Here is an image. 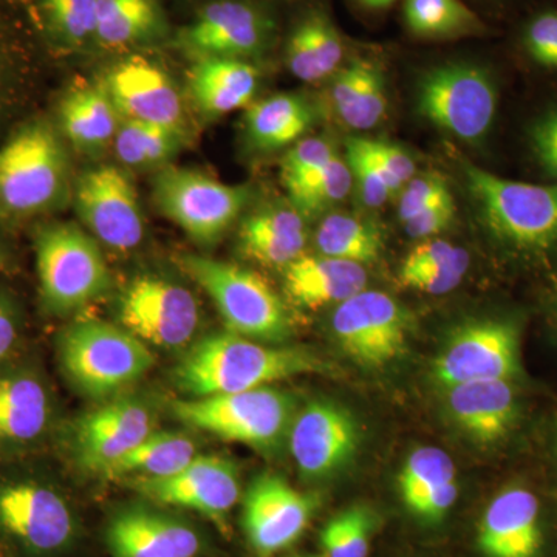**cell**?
I'll return each mask as SVG.
<instances>
[{
  "mask_svg": "<svg viewBox=\"0 0 557 557\" xmlns=\"http://www.w3.org/2000/svg\"><path fill=\"white\" fill-rule=\"evenodd\" d=\"M322 370L319 358L302 348L267 347L228 332L207 336L189 348L174 370V380L189 398H201L265 387Z\"/></svg>",
  "mask_w": 557,
  "mask_h": 557,
  "instance_id": "obj_1",
  "label": "cell"
},
{
  "mask_svg": "<svg viewBox=\"0 0 557 557\" xmlns=\"http://www.w3.org/2000/svg\"><path fill=\"white\" fill-rule=\"evenodd\" d=\"M72 188L67 149L50 121H28L0 145V218L20 222L47 214Z\"/></svg>",
  "mask_w": 557,
  "mask_h": 557,
  "instance_id": "obj_2",
  "label": "cell"
},
{
  "mask_svg": "<svg viewBox=\"0 0 557 557\" xmlns=\"http://www.w3.org/2000/svg\"><path fill=\"white\" fill-rule=\"evenodd\" d=\"M62 370L81 394L106 398L137 383L156 364V355L129 330L102 319L70 324L60 336Z\"/></svg>",
  "mask_w": 557,
  "mask_h": 557,
  "instance_id": "obj_3",
  "label": "cell"
},
{
  "mask_svg": "<svg viewBox=\"0 0 557 557\" xmlns=\"http://www.w3.org/2000/svg\"><path fill=\"white\" fill-rule=\"evenodd\" d=\"M463 172L483 225L498 242L528 252L556 247L557 183L516 182L471 163L463 164Z\"/></svg>",
  "mask_w": 557,
  "mask_h": 557,
  "instance_id": "obj_4",
  "label": "cell"
},
{
  "mask_svg": "<svg viewBox=\"0 0 557 557\" xmlns=\"http://www.w3.org/2000/svg\"><path fill=\"white\" fill-rule=\"evenodd\" d=\"M35 248L40 296L51 313H75L109 292L112 278L104 255L83 225L44 226Z\"/></svg>",
  "mask_w": 557,
  "mask_h": 557,
  "instance_id": "obj_5",
  "label": "cell"
},
{
  "mask_svg": "<svg viewBox=\"0 0 557 557\" xmlns=\"http://www.w3.org/2000/svg\"><path fill=\"white\" fill-rule=\"evenodd\" d=\"M178 265L211 298L228 332L269 343L287 338V309L260 274L197 255L182 256Z\"/></svg>",
  "mask_w": 557,
  "mask_h": 557,
  "instance_id": "obj_6",
  "label": "cell"
},
{
  "mask_svg": "<svg viewBox=\"0 0 557 557\" xmlns=\"http://www.w3.org/2000/svg\"><path fill=\"white\" fill-rule=\"evenodd\" d=\"M172 412L190 428L258 450H273L281 445L295 420L292 397L267 386L180 399L172 405Z\"/></svg>",
  "mask_w": 557,
  "mask_h": 557,
  "instance_id": "obj_7",
  "label": "cell"
},
{
  "mask_svg": "<svg viewBox=\"0 0 557 557\" xmlns=\"http://www.w3.org/2000/svg\"><path fill=\"white\" fill-rule=\"evenodd\" d=\"M417 110L458 139L482 141L497 115L498 91L493 73L469 61L443 62L420 76Z\"/></svg>",
  "mask_w": 557,
  "mask_h": 557,
  "instance_id": "obj_8",
  "label": "cell"
},
{
  "mask_svg": "<svg viewBox=\"0 0 557 557\" xmlns=\"http://www.w3.org/2000/svg\"><path fill=\"white\" fill-rule=\"evenodd\" d=\"M249 197L248 186L228 185L189 168L168 164L152 180L157 209L201 245L222 239L239 220Z\"/></svg>",
  "mask_w": 557,
  "mask_h": 557,
  "instance_id": "obj_9",
  "label": "cell"
},
{
  "mask_svg": "<svg viewBox=\"0 0 557 557\" xmlns=\"http://www.w3.org/2000/svg\"><path fill=\"white\" fill-rule=\"evenodd\" d=\"M276 20L256 0H205L177 33V47L190 60H259L276 39Z\"/></svg>",
  "mask_w": 557,
  "mask_h": 557,
  "instance_id": "obj_10",
  "label": "cell"
},
{
  "mask_svg": "<svg viewBox=\"0 0 557 557\" xmlns=\"http://www.w3.org/2000/svg\"><path fill=\"white\" fill-rule=\"evenodd\" d=\"M81 225L98 244L127 252L145 237V218L134 180L124 168L100 164L84 171L72 188Z\"/></svg>",
  "mask_w": 557,
  "mask_h": 557,
  "instance_id": "obj_11",
  "label": "cell"
},
{
  "mask_svg": "<svg viewBox=\"0 0 557 557\" xmlns=\"http://www.w3.org/2000/svg\"><path fill=\"white\" fill-rule=\"evenodd\" d=\"M121 327L148 346L174 350L188 346L200 325V306L188 288L171 278L143 274L119 299Z\"/></svg>",
  "mask_w": 557,
  "mask_h": 557,
  "instance_id": "obj_12",
  "label": "cell"
},
{
  "mask_svg": "<svg viewBox=\"0 0 557 557\" xmlns=\"http://www.w3.org/2000/svg\"><path fill=\"white\" fill-rule=\"evenodd\" d=\"M341 348L364 368H383L406 350L408 310L376 289H362L344 300L332 314Z\"/></svg>",
  "mask_w": 557,
  "mask_h": 557,
  "instance_id": "obj_13",
  "label": "cell"
},
{
  "mask_svg": "<svg viewBox=\"0 0 557 557\" xmlns=\"http://www.w3.org/2000/svg\"><path fill=\"white\" fill-rule=\"evenodd\" d=\"M519 370V332L500 319L458 327L435 358L432 375L445 388L472 381L511 380Z\"/></svg>",
  "mask_w": 557,
  "mask_h": 557,
  "instance_id": "obj_14",
  "label": "cell"
},
{
  "mask_svg": "<svg viewBox=\"0 0 557 557\" xmlns=\"http://www.w3.org/2000/svg\"><path fill=\"white\" fill-rule=\"evenodd\" d=\"M134 487L153 504L193 509L222 531L228 528L231 509L240 498L236 465L215 456H197L177 474L137 480Z\"/></svg>",
  "mask_w": 557,
  "mask_h": 557,
  "instance_id": "obj_15",
  "label": "cell"
},
{
  "mask_svg": "<svg viewBox=\"0 0 557 557\" xmlns=\"http://www.w3.org/2000/svg\"><path fill=\"white\" fill-rule=\"evenodd\" d=\"M318 504L277 475H262L249 486L242 525L258 557H273L299 541Z\"/></svg>",
  "mask_w": 557,
  "mask_h": 557,
  "instance_id": "obj_16",
  "label": "cell"
},
{
  "mask_svg": "<svg viewBox=\"0 0 557 557\" xmlns=\"http://www.w3.org/2000/svg\"><path fill=\"white\" fill-rule=\"evenodd\" d=\"M0 528L38 555L61 552L76 534L75 516L64 497L32 482L0 486Z\"/></svg>",
  "mask_w": 557,
  "mask_h": 557,
  "instance_id": "obj_17",
  "label": "cell"
},
{
  "mask_svg": "<svg viewBox=\"0 0 557 557\" xmlns=\"http://www.w3.org/2000/svg\"><path fill=\"white\" fill-rule=\"evenodd\" d=\"M121 119L159 124L185 134L182 95L166 70L145 54L121 58L102 76Z\"/></svg>",
  "mask_w": 557,
  "mask_h": 557,
  "instance_id": "obj_18",
  "label": "cell"
},
{
  "mask_svg": "<svg viewBox=\"0 0 557 557\" xmlns=\"http://www.w3.org/2000/svg\"><path fill=\"white\" fill-rule=\"evenodd\" d=\"M289 450L307 479H327L346 468L357 454L359 429L343 406L313 401L293 420Z\"/></svg>",
  "mask_w": 557,
  "mask_h": 557,
  "instance_id": "obj_19",
  "label": "cell"
},
{
  "mask_svg": "<svg viewBox=\"0 0 557 557\" xmlns=\"http://www.w3.org/2000/svg\"><path fill=\"white\" fill-rule=\"evenodd\" d=\"M106 544L110 557H197L203 549V539L189 522L148 505L116 511Z\"/></svg>",
  "mask_w": 557,
  "mask_h": 557,
  "instance_id": "obj_20",
  "label": "cell"
},
{
  "mask_svg": "<svg viewBox=\"0 0 557 557\" xmlns=\"http://www.w3.org/2000/svg\"><path fill=\"white\" fill-rule=\"evenodd\" d=\"M153 432L148 406L134 398H119L87 413L75 429V457L89 472L106 471Z\"/></svg>",
  "mask_w": 557,
  "mask_h": 557,
  "instance_id": "obj_21",
  "label": "cell"
},
{
  "mask_svg": "<svg viewBox=\"0 0 557 557\" xmlns=\"http://www.w3.org/2000/svg\"><path fill=\"white\" fill-rule=\"evenodd\" d=\"M486 557H536L542 547L541 507L525 487H507L487 505L479 527Z\"/></svg>",
  "mask_w": 557,
  "mask_h": 557,
  "instance_id": "obj_22",
  "label": "cell"
},
{
  "mask_svg": "<svg viewBox=\"0 0 557 557\" xmlns=\"http://www.w3.org/2000/svg\"><path fill=\"white\" fill-rule=\"evenodd\" d=\"M446 391L450 417L482 445L504 438L515 423L518 405L515 388L507 380L472 381Z\"/></svg>",
  "mask_w": 557,
  "mask_h": 557,
  "instance_id": "obj_23",
  "label": "cell"
},
{
  "mask_svg": "<svg viewBox=\"0 0 557 557\" xmlns=\"http://www.w3.org/2000/svg\"><path fill=\"white\" fill-rule=\"evenodd\" d=\"M121 116L102 81L70 87L60 104V132L84 156H101L113 145Z\"/></svg>",
  "mask_w": 557,
  "mask_h": 557,
  "instance_id": "obj_24",
  "label": "cell"
},
{
  "mask_svg": "<svg viewBox=\"0 0 557 557\" xmlns=\"http://www.w3.org/2000/svg\"><path fill=\"white\" fill-rule=\"evenodd\" d=\"M368 273L361 263L329 258L322 255H302L285 269V292L288 298L306 309L336 304L366 289Z\"/></svg>",
  "mask_w": 557,
  "mask_h": 557,
  "instance_id": "obj_25",
  "label": "cell"
},
{
  "mask_svg": "<svg viewBox=\"0 0 557 557\" xmlns=\"http://www.w3.org/2000/svg\"><path fill=\"white\" fill-rule=\"evenodd\" d=\"M259 69L251 61L205 58L189 70V94L207 119H219L252 104Z\"/></svg>",
  "mask_w": 557,
  "mask_h": 557,
  "instance_id": "obj_26",
  "label": "cell"
},
{
  "mask_svg": "<svg viewBox=\"0 0 557 557\" xmlns=\"http://www.w3.org/2000/svg\"><path fill=\"white\" fill-rule=\"evenodd\" d=\"M306 244V218L293 205L260 209L242 220V255L260 265L287 269L304 255Z\"/></svg>",
  "mask_w": 557,
  "mask_h": 557,
  "instance_id": "obj_27",
  "label": "cell"
},
{
  "mask_svg": "<svg viewBox=\"0 0 557 557\" xmlns=\"http://www.w3.org/2000/svg\"><path fill=\"white\" fill-rule=\"evenodd\" d=\"M346 46L332 17L324 10L307 11L288 33L285 64L295 78L318 83L338 72Z\"/></svg>",
  "mask_w": 557,
  "mask_h": 557,
  "instance_id": "obj_28",
  "label": "cell"
},
{
  "mask_svg": "<svg viewBox=\"0 0 557 557\" xmlns=\"http://www.w3.org/2000/svg\"><path fill=\"white\" fill-rule=\"evenodd\" d=\"M24 7L33 32L49 49H97L98 0H27Z\"/></svg>",
  "mask_w": 557,
  "mask_h": 557,
  "instance_id": "obj_29",
  "label": "cell"
},
{
  "mask_svg": "<svg viewBox=\"0 0 557 557\" xmlns=\"http://www.w3.org/2000/svg\"><path fill=\"white\" fill-rule=\"evenodd\" d=\"M170 33L160 0H98V50L150 46Z\"/></svg>",
  "mask_w": 557,
  "mask_h": 557,
  "instance_id": "obj_30",
  "label": "cell"
},
{
  "mask_svg": "<svg viewBox=\"0 0 557 557\" xmlns=\"http://www.w3.org/2000/svg\"><path fill=\"white\" fill-rule=\"evenodd\" d=\"M330 98L341 121L350 129L369 131L379 126L387 112L386 84L379 64L359 58L339 69Z\"/></svg>",
  "mask_w": 557,
  "mask_h": 557,
  "instance_id": "obj_31",
  "label": "cell"
},
{
  "mask_svg": "<svg viewBox=\"0 0 557 557\" xmlns=\"http://www.w3.org/2000/svg\"><path fill=\"white\" fill-rule=\"evenodd\" d=\"M313 123L309 102L296 94L271 95L252 102L245 116V129L252 148L262 152L288 148L298 143Z\"/></svg>",
  "mask_w": 557,
  "mask_h": 557,
  "instance_id": "obj_32",
  "label": "cell"
},
{
  "mask_svg": "<svg viewBox=\"0 0 557 557\" xmlns=\"http://www.w3.org/2000/svg\"><path fill=\"white\" fill-rule=\"evenodd\" d=\"M49 418V395L38 379L24 373L0 379V442H33Z\"/></svg>",
  "mask_w": 557,
  "mask_h": 557,
  "instance_id": "obj_33",
  "label": "cell"
},
{
  "mask_svg": "<svg viewBox=\"0 0 557 557\" xmlns=\"http://www.w3.org/2000/svg\"><path fill=\"white\" fill-rule=\"evenodd\" d=\"M196 443L177 432L148 435L131 453L116 460L104 472L109 479H164L177 474L196 458Z\"/></svg>",
  "mask_w": 557,
  "mask_h": 557,
  "instance_id": "obj_34",
  "label": "cell"
},
{
  "mask_svg": "<svg viewBox=\"0 0 557 557\" xmlns=\"http://www.w3.org/2000/svg\"><path fill=\"white\" fill-rule=\"evenodd\" d=\"M403 20L420 39H460L486 32L485 22L461 0H405Z\"/></svg>",
  "mask_w": 557,
  "mask_h": 557,
  "instance_id": "obj_35",
  "label": "cell"
},
{
  "mask_svg": "<svg viewBox=\"0 0 557 557\" xmlns=\"http://www.w3.org/2000/svg\"><path fill=\"white\" fill-rule=\"evenodd\" d=\"M14 3L0 0V120L17 98L21 83L30 72L33 32L30 22L22 20Z\"/></svg>",
  "mask_w": 557,
  "mask_h": 557,
  "instance_id": "obj_36",
  "label": "cell"
},
{
  "mask_svg": "<svg viewBox=\"0 0 557 557\" xmlns=\"http://www.w3.org/2000/svg\"><path fill=\"white\" fill-rule=\"evenodd\" d=\"M183 135L159 124L121 119L112 148L126 170H161L178 152Z\"/></svg>",
  "mask_w": 557,
  "mask_h": 557,
  "instance_id": "obj_37",
  "label": "cell"
},
{
  "mask_svg": "<svg viewBox=\"0 0 557 557\" xmlns=\"http://www.w3.org/2000/svg\"><path fill=\"white\" fill-rule=\"evenodd\" d=\"M314 245L319 255L366 265L379 260L383 237L380 230L366 220L332 212L319 223Z\"/></svg>",
  "mask_w": 557,
  "mask_h": 557,
  "instance_id": "obj_38",
  "label": "cell"
},
{
  "mask_svg": "<svg viewBox=\"0 0 557 557\" xmlns=\"http://www.w3.org/2000/svg\"><path fill=\"white\" fill-rule=\"evenodd\" d=\"M456 480V467L448 454L426 446L413 450L406 460L399 472V494L406 507L412 512L424 498Z\"/></svg>",
  "mask_w": 557,
  "mask_h": 557,
  "instance_id": "obj_39",
  "label": "cell"
},
{
  "mask_svg": "<svg viewBox=\"0 0 557 557\" xmlns=\"http://www.w3.org/2000/svg\"><path fill=\"white\" fill-rule=\"evenodd\" d=\"M351 186L354 175L347 161L335 156L321 171L289 190L288 196L293 207L298 209L304 218H310L346 199Z\"/></svg>",
  "mask_w": 557,
  "mask_h": 557,
  "instance_id": "obj_40",
  "label": "cell"
},
{
  "mask_svg": "<svg viewBox=\"0 0 557 557\" xmlns=\"http://www.w3.org/2000/svg\"><path fill=\"white\" fill-rule=\"evenodd\" d=\"M376 519L366 507H351L329 520L321 533L327 557H369Z\"/></svg>",
  "mask_w": 557,
  "mask_h": 557,
  "instance_id": "obj_41",
  "label": "cell"
},
{
  "mask_svg": "<svg viewBox=\"0 0 557 557\" xmlns=\"http://www.w3.org/2000/svg\"><path fill=\"white\" fill-rule=\"evenodd\" d=\"M346 149L354 183H357L361 199L368 207H383L394 194L401 193L394 180L370 159L358 138H348Z\"/></svg>",
  "mask_w": 557,
  "mask_h": 557,
  "instance_id": "obj_42",
  "label": "cell"
},
{
  "mask_svg": "<svg viewBox=\"0 0 557 557\" xmlns=\"http://www.w3.org/2000/svg\"><path fill=\"white\" fill-rule=\"evenodd\" d=\"M332 145L322 138H304L289 148L281 164L285 189L292 190L321 171L335 157Z\"/></svg>",
  "mask_w": 557,
  "mask_h": 557,
  "instance_id": "obj_43",
  "label": "cell"
},
{
  "mask_svg": "<svg viewBox=\"0 0 557 557\" xmlns=\"http://www.w3.org/2000/svg\"><path fill=\"white\" fill-rule=\"evenodd\" d=\"M520 46L539 67L557 70V10L533 14L520 33Z\"/></svg>",
  "mask_w": 557,
  "mask_h": 557,
  "instance_id": "obj_44",
  "label": "cell"
},
{
  "mask_svg": "<svg viewBox=\"0 0 557 557\" xmlns=\"http://www.w3.org/2000/svg\"><path fill=\"white\" fill-rule=\"evenodd\" d=\"M469 262L449 267H431V269L401 270L399 282L405 287L428 293V295H446L463 281Z\"/></svg>",
  "mask_w": 557,
  "mask_h": 557,
  "instance_id": "obj_45",
  "label": "cell"
},
{
  "mask_svg": "<svg viewBox=\"0 0 557 557\" xmlns=\"http://www.w3.org/2000/svg\"><path fill=\"white\" fill-rule=\"evenodd\" d=\"M453 196L448 183L437 174L423 175V177L412 178L401 189V199H399V219L405 223L412 219L424 208L437 203V201Z\"/></svg>",
  "mask_w": 557,
  "mask_h": 557,
  "instance_id": "obj_46",
  "label": "cell"
},
{
  "mask_svg": "<svg viewBox=\"0 0 557 557\" xmlns=\"http://www.w3.org/2000/svg\"><path fill=\"white\" fill-rule=\"evenodd\" d=\"M528 138L539 166L548 177L557 180V106L534 120Z\"/></svg>",
  "mask_w": 557,
  "mask_h": 557,
  "instance_id": "obj_47",
  "label": "cell"
},
{
  "mask_svg": "<svg viewBox=\"0 0 557 557\" xmlns=\"http://www.w3.org/2000/svg\"><path fill=\"white\" fill-rule=\"evenodd\" d=\"M362 149L369 153L370 159L386 172L388 177L394 180L399 189L406 185L416 175V163L410 159L409 153L392 145V143L381 141V139L358 138Z\"/></svg>",
  "mask_w": 557,
  "mask_h": 557,
  "instance_id": "obj_48",
  "label": "cell"
},
{
  "mask_svg": "<svg viewBox=\"0 0 557 557\" xmlns=\"http://www.w3.org/2000/svg\"><path fill=\"white\" fill-rule=\"evenodd\" d=\"M469 262L468 252L446 240H426L409 252L401 270L431 269Z\"/></svg>",
  "mask_w": 557,
  "mask_h": 557,
  "instance_id": "obj_49",
  "label": "cell"
},
{
  "mask_svg": "<svg viewBox=\"0 0 557 557\" xmlns=\"http://www.w3.org/2000/svg\"><path fill=\"white\" fill-rule=\"evenodd\" d=\"M454 218H456V203H454V197L449 196L424 208L412 219L406 220L403 225L412 239H429L449 228Z\"/></svg>",
  "mask_w": 557,
  "mask_h": 557,
  "instance_id": "obj_50",
  "label": "cell"
},
{
  "mask_svg": "<svg viewBox=\"0 0 557 557\" xmlns=\"http://www.w3.org/2000/svg\"><path fill=\"white\" fill-rule=\"evenodd\" d=\"M457 497L458 485L456 480V482L440 487L431 496L424 498L412 512L417 518L428 520V522H437V520H442L448 515L449 509L456 504Z\"/></svg>",
  "mask_w": 557,
  "mask_h": 557,
  "instance_id": "obj_51",
  "label": "cell"
},
{
  "mask_svg": "<svg viewBox=\"0 0 557 557\" xmlns=\"http://www.w3.org/2000/svg\"><path fill=\"white\" fill-rule=\"evenodd\" d=\"M17 338L16 321L5 302L0 300V362L3 361L13 348Z\"/></svg>",
  "mask_w": 557,
  "mask_h": 557,
  "instance_id": "obj_52",
  "label": "cell"
},
{
  "mask_svg": "<svg viewBox=\"0 0 557 557\" xmlns=\"http://www.w3.org/2000/svg\"><path fill=\"white\" fill-rule=\"evenodd\" d=\"M358 5L369 11H383L391 9L397 0H357Z\"/></svg>",
  "mask_w": 557,
  "mask_h": 557,
  "instance_id": "obj_53",
  "label": "cell"
},
{
  "mask_svg": "<svg viewBox=\"0 0 557 557\" xmlns=\"http://www.w3.org/2000/svg\"><path fill=\"white\" fill-rule=\"evenodd\" d=\"M7 2L14 3V5H24L27 0H7Z\"/></svg>",
  "mask_w": 557,
  "mask_h": 557,
  "instance_id": "obj_54",
  "label": "cell"
},
{
  "mask_svg": "<svg viewBox=\"0 0 557 557\" xmlns=\"http://www.w3.org/2000/svg\"><path fill=\"white\" fill-rule=\"evenodd\" d=\"M549 321H552L553 329H555L557 336V317L549 319Z\"/></svg>",
  "mask_w": 557,
  "mask_h": 557,
  "instance_id": "obj_55",
  "label": "cell"
}]
</instances>
